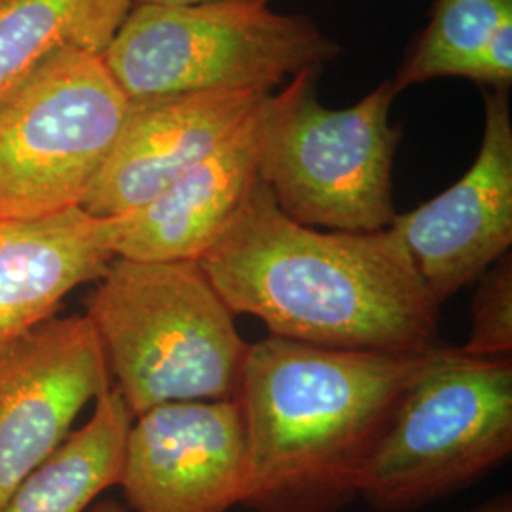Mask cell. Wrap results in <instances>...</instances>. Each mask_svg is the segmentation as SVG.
<instances>
[{
    "instance_id": "2",
    "label": "cell",
    "mask_w": 512,
    "mask_h": 512,
    "mask_svg": "<svg viewBox=\"0 0 512 512\" xmlns=\"http://www.w3.org/2000/svg\"><path fill=\"white\" fill-rule=\"evenodd\" d=\"M442 346L423 353L321 348L268 336L251 344L239 403L249 444L241 507L338 512L399 401Z\"/></svg>"
},
{
    "instance_id": "18",
    "label": "cell",
    "mask_w": 512,
    "mask_h": 512,
    "mask_svg": "<svg viewBox=\"0 0 512 512\" xmlns=\"http://www.w3.org/2000/svg\"><path fill=\"white\" fill-rule=\"evenodd\" d=\"M469 512H512V495L511 492L495 495L492 499H486L484 503H480L473 511Z\"/></svg>"
},
{
    "instance_id": "12",
    "label": "cell",
    "mask_w": 512,
    "mask_h": 512,
    "mask_svg": "<svg viewBox=\"0 0 512 512\" xmlns=\"http://www.w3.org/2000/svg\"><path fill=\"white\" fill-rule=\"evenodd\" d=\"M268 97L228 141L156 200L118 217L116 256L200 260L211 249L258 183V150Z\"/></svg>"
},
{
    "instance_id": "11",
    "label": "cell",
    "mask_w": 512,
    "mask_h": 512,
    "mask_svg": "<svg viewBox=\"0 0 512 512\" xmlns=\"http://www.w3.org/2000/svg\"><path fill=\"white\" fill-rule=\"evenodd\" d=\"M268 95L202 92L129 101L124 128L82 209L114 219L145 207L228 141Z\"/></svg>"
},
{
    "instance_id": "4",
    "label": "cell",
    "mask_w": 512,
    "mask_h": 512,
    "mask_svg": "<svg viewBox=\"0 0 512 512\" xmlns=\"http://www.w3.org/2000/svg\"><path fill=\"white\" fill-rule=\"evenodd\" d=\"M340 52L304 16L264 2L133 4L103 55L129 101L202 92L272 93Z\"/></svg>"
},
{
    "instance_id": "1",
    "label": "cell",
    "mask_w": 512,
    "mask_h": 512,
    "mask_svg": "<svg viewBox=\"0 0 512 512\" xmlns=\"http://www.w3.org/2000/svg\"><path fill=\"white\" fill-rule=\"evenodd\" d=\"M198 262L228 308L260 319L272 336L380 353L439 346L440 306L391 228L298 224L260 179Z\"/></svg>"
},
{
    "instance_id": "16",
    "label": "cell",
    "mask_w": 512,
    "mask_h": 512,
    "mask_svg": "<svg viewBox=\"0 0 512 512\" xmlns=\"http://www.w3.org/2000/svg\"><path fill=\"white\" fill-rule=\"evenodd\" d=\"M133 0H0V99L61 52L105 55Z\"/></svg>"
},
{
    "instance_id": "6",
    "label": "cell",
    "mask_w": 512,
    "mask_h": 512,
    "mask_svg": "<svg viewBox=\"0 0 512 512\" xmlns=\"http://www.w3.org/2000/svg\"><path fill=\"white\" fill-rule=\"evenodd\" d=\"M512 454V361L442 346L410 385L359 478L378 512H414L458 494Z\"/></svg>"
},
{
    "instance_id": "3",
    "label": "cell",
    "mask_w": 512,
    "mask_h": 512,
    "mask_svg": "<svg viewBox=\"0 0 512 512\" xmlns=\"http://www.w3.org/2000/svg\"><path fill=\"white\" fill-rule=\"evenodd\" d=\"M93 285L84 315L133 418L158 404L238 399L251 344L198 260L114 256Z\"/></svg>"
},
{
    "instance_id": "8",
    "label": "cell",
    "mask_w": 512,
    "mask_h": 512,
    "mask_svg": "<svg viewBox=\"0 0 512 512\" xmlns=\"http://www.w3.org/2000/svg\"><path fill=\"white\" fill-rule=\"evenodd\" d=\"M109 387V366L86 315H54L0 338V509Z\"/></svg>"
},
{
    "instance_id": "20",
    "label": "cell",
    "mask_w": 512,
    "mask_h": 512,
    "mask_svg": "<svg viewBox=\"0 0 512 512\" xmlns=\"http://www.w3.org/2000/svg\"><path fill=\"white\" fill-rule=\"evenodd\" d=\"M196 2H209V0H133V4H196ZM253 2L268 4V0H253Z\"/></svg>"
},
{
    "instance_id": "17",
    "label": "cell",
    "mask_w": 512,
    "mask_h": 512,
    "mask_svg": "<svg viewBox=\"0 0 512 512\" xmlns=\"http://www.w3.org/2000/svg\"><path fill=\"white\" fill-rule=\"evenodd\" d=\"M471 300V330L458 348L473 359L505 361L512 357V255L501 256L480 275Z\"/></svg>"
},
{
    "instance_id": "15",
    "label": "cell",
    "mask_w": 512,
    "mask_h": 512,
    "mask_svg": "<svg viewBox=\"0 0 512 512\" xmlns=\"http://www.w3.org/2000/svg\"><path fill=\"white\" fill-rule=\"evenodd\" d=\"M469 78L507 92L512 82V0H437L429 25L393 86Z\"/></svg>"
},
{
    "instance_id": "10",
    "label": "cell",
    "mask_w": 512,
    "mask_h": 512,
    "mask_svg": "<svg viewBox=\"0 0 512 512\" xmlns=\"http://www.w3.org/2000/svg\"><path fill=\"white\" fill-rule=\"evenodd\" d=\"M484 135L467 173L389 226L442 306L512 245V120L507 92L484 95Z\"/></svg>"
},
{
    "instance_id": "7",
    "label": "cell",
    "mask_w": 512,
    "mask_h": 512,
    "mask_svg": "<svg viewBox=\"0 0 512 512\" xmlns=\"http://www.w3.org/2000/svg\"><path fill=\"white\" fill-rule=\"evenodd\" d=\"M129 99L103 55L61 52L0 99V219L82 207Z\"/></svg>"
},
{
    "instance_id": "9",
    "label": "cell",
    "mask_w": 512,
    "mask_h": 512,
    "mask_svg": "<svg viewBox=\"0 0 512 512\" xmlns=\"http://www.w3.org/2000/svg\"><path fill=\"white\" fill-rule=\"evenodd\" d=\"M247 473L239 399L165 403L131 423L118 486L133 512H230Z\"/></svg>"
},
{
    "instance_id": "5",
    "label": "cell",
    "mask_w": 512,
    "mask_h": 512,
    "mask_svg": "<svg viewBox=\"0 0 512 512\" xmlns=\"http://www.w3.org/2000/svg\"><path fill=\"white\" fill-rule=\"evenodd\" d=\"M317 69L296 74L266 103L258 179L294 222L349 234L380 232L399 215L391 171L401 129L389 110L399 95L387 80L348 109L315 95Z\"/></svg>"
},
{
    "instance_id": "19",
    "label": "cell",
    "mask_w": 512,
    "mask_h": 512,
    "mask_svg": "<svg viewBox=\"0 0 512 512\" xmlns=\"http://www.w3.org/2000/svg\"><path fill=\"white\" fill-rule=\"evenodd\" d=\"M86 512H126V509L112 499H103V501H95Z\"/></svg>"
},
{
    "instance_id": "14",
    "label": "cell",
    "mask_w": 512,
    "mask_h": 512,
    "mask_svg": "<svg viewBox=\"0 0 512 512\" xmlns=\"http://www.w3.org/2000/svg\"><path fill=\"white\" fill-rule=\"evenodd\" d=\"M133 414L109 387L95 399L92 418L21 480L0 512H86L118 486Z\"/></svg>"
},
{
    "instance_id": "13",
    "label": "cell",
    "mask_w": 512,
    "mask_h": 512,
    "mask_svg": "<svg viewBox=\"0 0 512 512\" xmlns=\"http://www.w3.org/2000/svg\"><path fill=\"white\" fill-rule=\"evenodd\" d=\"M120 219L82 207L40 219H0V338L54 317L116 256Z\"/></svg>"
}]
</instances>
